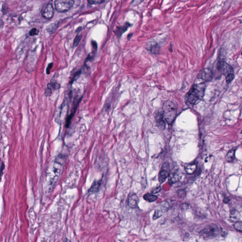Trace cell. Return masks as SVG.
I'll list each match as a JSON object with an SVG mask.
<instances>
[{
  "label": "cell",
  "mask_w": 242,
  "mask_h": 242,
  "mask_svg": "<svg viewBox=\"0 0 242 242\" xmlns=\"http://www.w3.org/2000/svg\"><path fill=\"white\" fill-rule=\"evenodd\" d=\"M205 88V83L195 84L186 95L187 101L191 105L198 104L204 97Z\"/></svg>",
  "instance_id": "obj_1"
},
{
  "label": "cell",
  "mask_w": 242,
  "mask_h": 242,
  "mask_svg": "<svg viewBox=\"0 0 242 242\" xmlns=\"http://www.w3.org/2000/svg\"><path fill=\"white\" fill-rule=\"evenodd\" d=\"M162 111L166 122L168 124H172L177 115V107L175 103L170 100L166 101L164 103Z\"/></svg>",
  "instance_id": "obj_2"
},
{
  "label": "cell",
  "mask_w": 242,
  "mask_h": 242,
  "mask_svg": "<svg viewBox=\"0 0 242 242\" xmlns=\"http://www.w3.org/2000/svg\"><path fill=\"white\" fill-rule=\"evenodd\" d=\"M217 67L219 72L225 76L227 84L231 83L235 78L234 69L231 66L225 61H220L218 63Z\"/></svg>",
  "instance_id": "obj_3"
},
{
  "label": "cell",
  "mask_w": 242,
  "mask_h": 242,
  "mask_svg": "<svg viewBox=\"0 0 242 242\" xmlns=\"http://www.w3.org/2000/svg\"><path fill=\"white\" fill-rule=\"evenodd\" d=\"M220 231V228L217 225L211 224L201 230L200 234L204 238H214L219 236Z\"/></svg>",
  "instance_id": "obj_4"
},
{
  "label": "cell",
  "mask_w": 242,
  "mask_h": 242,
  "mask_svg": "<svg viewBox=\"0 0 242 242\" xmlns=\"http://www.w3.org/2000/svg\"><path fill=\"white\" fill-rule=\"evenodd\" d=\"M74 3L73 0H56L54 4L55 10L58 12H63L70 10Z\"/></svg>",
  "instance_id": "obj_5"
},
{
  "label": "cell",
  "mask_w": 242,
  "mask_h": 242,
  "mask_svg": "<svg viewBox=\"0 0 242 242\" xmlns=\"http://www.w3.org/2000/svg\"><path fill=\"white\" fill-rule=\"evenodd\" d=\"M83 97L81 98H77L74 99V101L73 103V106H72V109L70 111V113L69 114L67 115V117L66 119L65 122V126L66 128L69 127L70 125V123L72 122V119H73V117L75 115L76 111L77 109L78 106L80 103V102L81 101V100L82 99Z\"/></svg>",
  "instance_id": "obj_6"
},
{
  "label": "cell",
  "mask_w": 242,
  "mask_h": 242,
  "mask_svg": "<svg viewBox=\"0 0 242 242\" xmlns=\"http://www.w3.org/2000/svg\"><path fill=\"white\" fill-rule=\"evenodd\" d=\"M169 164L167 162L164 163L162 166L159 174V180L161 184L165 181L170 174Z\"/></svg>",
  "instance_id": "obj_7"
},
{
  "label": "cell",
  "mask_w": 242,
  "mask_h": 242,
  "mask_svg": "<svg viewBox=\"0 0 242 242\" xmlns=\"http://www.w3.org/2000/svg\"><path fill=\"white\" fill-rule=\"evenodd\" d=\"M54 14V9L52 4L47 3L43 5L41 10V14L46 19H51Z\"/></svg>",
  "instance_id": "obj_8"
},
{
  "label": "cell",
  "mask_w": 242,
  "mask_h": 242,
  "mask_svg": "<svg viewBox=\"0 0 242 242\" xmlns=\"http://www.w3.org/2000/svg\"><path fill=\"white\" fill-rule=\"evenodd\" d=\"M155 120L157 127L160 130H163L166 127V120L164 116L162 110L157 111L155 115Z\"/></svg>",
  "instance_id": "obj_9"
},
{
  "label": "cell",
  "mask_w": 242,
  "mask_h": 242,
  "mask_svg": "<svg viewBox=\"0 0 242 242\" xmlns=\"http://www.w3.org/2000/svg\"><path fill=\"white\" fill-rule=\"evenodd\" d=\"M198 78L204 81L211 80L213 78L212 70L209 68L204 69L200 72L199 74H198Z\"/></svg>",
  "instance_id": "obj_10"
},
{
  "label": "cell",
  "mask_w": 242,
  "mask_h": 242,
  "mask_svg": "<svg viewBox=\"0 0 242 242\" xmlns=\"http://www.w3.org/2000/svg\"><path fill=\"white\" fill-rule=\"evenodd\" d=\"M146 48L151 54L157 55L159 52L160 46L155 41H149L146 45Z\"/></svg>",
  "instance_id": "obj_11"
},
{
  "label": "cell",
  "mask_w": 242,
  "mask_h": 242,
  "mask_svg": "<svg viewBox=\"0 0 242 242\" xmlns=\"http://www.w3.org/2000/svg\"><path fill=\"white\" fill-rule=\"evenodd\" d=\"M139 199L135 193H130L128 197V205L131 209H134L137 207Z\"/></svg>",
  "instance_id": "obj_12"
},
{
  "label": "cell",
  "mask_w": 242,
  "mask_h": 242,
  "mask_svg": "<svg viewBox=\"0 0 242 242\" xmlns=\"http://www.w3.org/2000/svg\"><path fill=\"white\" fill-rule=\"evenodd\" d=\"M168 209V206L167 204H161L160 205L159 208H157L156 210H155V213L153 215V218L154 220L157 218H159L160 217H161L162 215L166 211H167Z\"/></svg>",
  "instance_id": "obj_13"
},
{
  "label": "cell",
  "mask_w": 242,
  "mask_h": 242,
  "mask_svg": "<svg viewBox=\"0 0 242 242\" xmlns=\"http://www.w3.org/2000/svg\"><path fill=\"white\" fill-rule=\"evenodd\" d=\"M102 184V179L99 180H95L92 183L91 186L88 189V193L89 194L96 193L99 191L100 187Z\"/></svg>",
  "instance_id": "obj_14"
},
{
  "label": "cell",
  "mask_w": 242,
  "mask_h": 242,
  "mask_svg": "<svg viewBox=\"0 0 242 242\" xmlns=\"http://www.w3.org/2000/svg\"><path fill=\"white\" fill-rule=\"evenodd\" d=\"M131 24L128 22H126L123 26L118 27L115 31V33L118 37H120L127 30L129 27L131 26Z\"/></svg>",
  "instance_id": "obj_15"
},
{
  "label": "cell",
  "mask_w": 242,
  "mask_h": 242,
  "mask_svg": "<svg viewBox=\"0 0 242 242\" xmlns=\"http://www.w3.org/2000/svg\"><path fill=\"white\" fill-rule=\"evenodd\" d=\"M59 26V22H55L52 23L51 24H49L47 27L46 29L48 33L52 34L57 30Z\"/></svg>",
  "instance_id": "obj_16"
},
{
  "label": "cell",
  "mask_w": 242,
  "mask_h": 242,
  "mask_svg": "<svg viewBox=\"0 0 242 242\" xmlns=\"http://www.w3.org/2000/svg\"><path fill=\"white\" fill-rule=\"evenodd\" d=\"M241 217V214L240 213V212L236 210H232L231 211H230L229 217L233 221L237 222L240 219Z\"/></svg>",
  "instance_id": "obj_17"
},
{
  "label": "cell",
  "mask_w": 242,
  "mask_h": 242,
  "mask_svg": "<svg viewBox=\"0 0 242 242\" xmlns=\"http://www.w3.org/2000/svg\"><path fill=\"white\" fill-rule=\"evenodd\" d=\"M197 165L196 164L192 163L189 164L185 167V170L188 174H192L197 170Z\"/></svg>",
  "instance_id": "obj_18"
},
{
  "label": "cell",
  "mask_w": 242,
  "mask_h": 242,
  "mask_svg": "<svg viewBox=\"0 0 242 242\" xmlns=\"http://www.w3.org/2000/svg\"><path fill=\"white\" fill-rule=\"evenodd\" d=\"M143 198L145 200L149 203L155 202L157 199V197L153 193H147L144 195Z\"/></svg>",
  "instance_id": "obj_19"
},
{
  "label": "cell",
  "mask_w": 242,
  "mask_h": 242,
  "mask_svg": "<svg viewBox=\"0 0 242 242\" xmlns=\"http://www.w3.org/2000/svg\"><path fill=\"white\" fill-rule=\"evenodd\" d=\"M235 149H232L228 153L227 156L225 157V160L228 162H231L234 161L235 159Z\"/></svg>",
  "instance_id": "obj_20"
},
{
  "label": "cell",
  "mask_w": 242,
  "mask_h": 242,
  "mask_svg": "<svg viewBox=\"0 0 242 242\" xmlns=\"http://www.w3.org/2000/svg\"><path fill=\"white\" fill-rule=\"evenodd\" d=\"M47 88L52 91L56 90L60 88V84L57 83H49L47 84Z\"/></svg>",
  "instance_id": "obj_21"
},
{
  "label": "cell",
  "mask_w": 242,
  "mask_h": 242,
  "mask_svg": "<svg viewBox=\"0 0 242 242\" xmlns=\"http://www.w3.org/2000/svg\"><path fill=\"white\" fill-rule=\"evenodd\" d=\"M84 70H85L84 67H82V68L80 69V70H78V72H76V73L75 75H74V76H73V77L72 78V81H71L70 84H73V83L74 81H75V80H76L80 77V76L81 75L82 73Z\"/></svg>",
  "instance_id": "obj_22"
},
{
  "label": "cell",
  "mask_w": 242,
  "mask_h": 242,
  "mask_svg": "<svg viewBox=\"0 0 242 242\" xmlns=\"http://www.w3.org/2000/svg\"><path fill=\"white\" fill-rule=\"evenodd\" d=\"M81 38H82V35H80V34H77L74 39V41H73V47H77L79 44L80 41L81 40Z\"/></svg>",
  "instance_id": "obj_23"
},
{
  "label": "cell",
  "mask_w": 242,
  "mask_h": 242,
  "mask_svg": "<svg viewBox=\"0 0 242 242\" xmlns=\"http://www.w3.org/2000/svg\"><path fill=\"white\" fill-rule=\"evenodd\" d=\"M235 229L238 231L242 232V221H238L234 225Z\"/></svg>",
  "instance_id": "obj_24"
},
{
  "label": "cell",
  "mask_w": 242,
  "mask_h": 242,
  "mask_svg": "<svg viewBox=\"0 0 242 242\" xmlns=\"http://www.w3.org/2000/svg\"><path fill=\"white\" fill-rule=\"evenodd\" d=\"M38 33H39V31L36 28H33L30 31H29V35L30 36H36V35H38Z\"/></svg>",
  "instance_id": "obj_25"
},
{
  "label": "cell",
  "mask_w": 242,
  "mask_h": 242,
  "mask_svg": "<svg viewBox=\"0 0 242 242\" xmlns=\"http://www.w3.org/2000/svg\"><path fill=\"white\" fill-rule=\"evenodd\" d=\"M105 2V1H93V0H88V3L89 4L93 5V4H101L102 3Z\"/></svg>",
  "instance_id": "obj_26"
},
{
  "label": "cell",
  "mask_w": 242,
  "mask_h": 242,
  "mask_svg": "<svg viewBox=\"0 0 242 242\" xmlns=\"http://www.w3.org/2000/svg\"><path fill=\"white\" fill-rule=\"evenodd\" d=\"M91 45H92V48H93L92 52L95 53L97 51V48H98V44H97L96 41L92 40L91 41Z\"/></svg>",
  "instance_id": "obj_27"
},
{
  "label": "cell",
  "mask_w": 242,
  "mask_h": 242,
  "mask_svg": "<svg viewBox=\"0 0 242 242\" xmlns=\"http://www.w3.org/2000/svg\"><path fill=\"white\" fill-rule=\"evenodd\" d=\"M52 91L48 88H46L45 90V95L47 97H50L52 94Z\"/></svg>",
  "instance_id": "obj_28"
},
{
  "label": "cell",
  "mask_w": 242,
  "mask_h": 242,
  "mask_svg": "<svg viewBox=\"0 0 242 242\" xmlns=\"http://www.w3.org/2000/svg\"><path fill=\"white\" fill-rule=\"evenodd\" d=\"M54 63L52 62L49 63V65H48L47 67V69H46V73L47 74H49L50 73V71L52 69V66H53Z\"/></svg>",
  "instance_id": "obj_29"
},
{
  "label": "cell",
  "mask_w": 242,
  "mask_h": 242,
  "mask_svg": "<svg viewBox=\"0 0 242 242\" xmlns=\"http://www.w3.org/2000/svg\"><path fill=\"white\" fill-rule=\"evenodd\" d=\"M4 168H5V165H4V162L2 161V162H1V176L3 175V170L4 169Z\"/></svg>",
  "instance_id": "obj_30"
},
{
  "label": "cell",
  "mask_w": 242,
  "mask_h": 242,
  "mask_svg": "<svg viewBox=\"0 0 242 242\" xmlns=\"http://www.w3.org/2000/svg\"><path fill=\"white\" fill-rule=\"evenodd\" d=\"M160 190H161V187L159 186V187H157L156 188L153 189L152 191V192L153 193H157V192H159Z\"/></svg>",
  "instance_id": "obj_31"
},
{
  "label": "cell",
  "mask_w": 242,
  "mask_h": 242,
  "mask_svg": "<svg viewBox=\"0 0 242 242\" xmlns=\"http://www.w3.org/2000/svg\"><path fill=\"white\" fill-rule=\"evenodd\" d=\"M230 200V199L229 198L225 197V198L224 200H223V203H228Z\"/></svg>",
  "instance_id": "obj_32"
},
{
  "label": "cell",
  "mask_w": 242,
  "mask_h": 242,
  "mask_svg": "<svg viewBox=\"0 0 242 242\" xmlns=\"http://www.w3.org/2000/svg\"><path fill=\"white\" fill-rule=\"evenodd\" d=\"M64 242H70V241L69 240L67 239H65V241H64Z\"/></svg>",
  "instance_id": "obj_33"
},
{
  "label": "cell",
  "mask_w": 242,
  "mask_h": 242,
  "mask_svg": "<svg viewBox=\"0 0 242 242\" xmlns=\"http://www.w3.org/2000/svg\"></svg>",
  "instance_id": "obj_34"
}]
</instances>
